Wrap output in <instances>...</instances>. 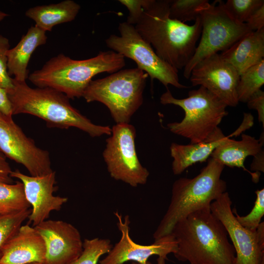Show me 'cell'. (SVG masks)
Wrapping results in <instances>:
<instances>
[{
  "label": "cell",
  "instance_id": "obj_1",
  "mask_svg": "<svg viewBox=\"0 0 264 264\" xmlns=\"http://www.w3.org/2000/svg\"><path fill=\"white\" fill-rule=\"evenodd\" d=\"M169 0H148L134 25L157 55L177 70L192 57L201 32L198 16L192 25L172 19Z\"/></svg>",
  "mask_w": 264,
  "mask_h": 264
},
{
  "label": "cell",
  "instance_id": "obj_2",
  "mask_svg": "<svg viewBox=\"0 0 264 264\" xmlns=\"http://www.w3.org/2000/svg\"><path fill=\"white\" fill-rule=\"evenodd\" d=\"M171 234L177 249L176 258L189 264H233L234 247L227 231L210 208L192 213L178 221Z\"/></svg>",
  "mask_w": 264,
  "mask_h": 264
},
{
  "label": "cell",
  "instance_id": "obj_3",
  "mask_svg": "<svg viewBox=\"0 0 264 264\" xmlns=\"http://www.w3.org/2000/svg\"><path fill=\"white\" fill-rule=\"evenodd\" d=\"M14 87L7 92L12 114H28L46 122L48 127L78 128L91 137L110 135L111 128L92 123L71 106L63 93L50 88H31L26 82L13 78Z\"/></svg>",
  "mask_w": 264,
  "mask_h": 264
},
{
  "label": "cell",
  "instance_id": "obj_4",
  "mask_svg": "<svg viewBox=\"0 0 264 264\" xmlns=\"http://www.w3.org/2000/svg\"><path fill=\"white\" fill-rule=\"evenodd\" d=\"M125 64V58L112 50L101 51L95 57L81 60L59 54L30 74L28 78L37 87L50 88L74 99L83 97L94 76L103 72L113 73Z\"/></svg>",
  "mask_w": 264,
  "mask_h": 264
},
{
  "label": "cell",
  "instance_id": "obj_5",
  "mask_svg": "<svg viewBox=\"0 0 264 264\" xmlns=\"http://www.w3.org/2000/svg\"><path fill=\"white\" fill-rule=\"evenodd\" d=\"M224 168L210 157L197 176L174 182L168 208L153 234L154 240L171 234L175 225L190 214L210 208L212 202L226 191V183L221 178Z\"/></svg>",
  "mask_w": 264,
  "mask_h": 264
},
{
  "label": "cell",
  "instance_id": "obj_6",
  "mask_svg": "<svg viewBox=\"0 0 264 264\" xmlns=\"http://www.w3.org/2000/svg\"><path fill=\"white\" fill-rule=\"evenodd\" d=\"M148 75L137 67L120 70L91 80L83 97L87 102H100L109 110L116 124L129 123L142 105Z\"/></svg>",
  "mask_w": 264,
  "mask_h": 264
},
{
  "label": "cell",
  "instance_id": "obj_7",
  "mask_svg": "<svg viewBox=\"0 0 264 264\" xmlns=\"http://www.w3.org/2000/svg\"><path fill=\"white\" fill-rule=\"evenodd\" d=\"M160 102L183 109V119L179 122L169 123L167 127L172 132L190 139V143L205 140L227 115L226 104L202 86L189 91L188 96L184 99L175 98L167 88L161 95Z\"/></svg>",
  "mask_w": 264,
  "mask_h": 264
},
{
  "label": "cell",
  "instance_id": "obj_8",
  "mask_svg": "<svg viewBox=\"0 0 264 264\" xmlns=\"http://www.w3.org/2000/svg\"><path fill=\"white\" fill-rule=\"evenodd\" d=\"M197 12L201 22V38L192 57L183 68V76L187 79L200 61L226 50L252 31L246 23H239L230 16L222 0H215L211 3L208 1Z\"/></svg>",
  "mask_w": 264,
  "mask_h": 264
},
{
  "label": "cell",
  "instance_id": "obj_9",
  "mask_svg": "<svg viewBox=\"0 0 264 264\" xmlns=\"http://www.w3.org/2000/svg\"><path fill=\"white\" fill-rule=\"evenodd\" d=\"M118 30L119 36L112 34L106 40L108 47L135 62L137 67L146 72L152 82L157 79L166 88L169 85L178 88H187L180 83L178 71L157 55L134 25L124 22L120 23Z\"/></svg>",
  "mask_w": 264,
  "mask_h": 264
},
{
  "label": "cell",
  "instance_id": "obj_10",
  "mask_svg": "<svg viewBox=\"0 0 264 264\" xmlns=\"http://www.w3.org/2000/svg\"><path fill=\"white\" fill-rule=\"evenodd\" d=\"M110 135L103 156L110 176L134 187L145 184L149 172L137 155L135 127L129 123L116 124Z\"/></svg>",
  "mask_w": 264,
  "mask_h": 264
},
{
  "label": "cell",
  "instance_id": "obj_11",
  "mask_svg": "<svg viewBox=\"0 0 264 264\" xmlns=\"http://www.w3.org/2000/svg\"><path fill=\"white\" fill-rule=\"evenodd\" d=\"M226 191L213 201L210 210L225 227L235 252L233 264H264V222L255 231L248 230L237 221Z\"/></svg>",
  "mask_w": 264,
  "mask_h": 264
},
{
  "label": "cell",
  "instance_id": "obj_12",
  "mask_svg": "<svg viewBox=\"0 0 264 264\" xmlns=\"http://www.w3.org/2000/svg\"><path fill=\"white\" fill-rule=\"evenodd\" d=\"M0 151L6 157L23 165L32 176L52 172L48 151L37 147L13 120L0 112Z\"/></svg>",
  "mask_w": 264,
  "mask_h": 264
},
{
  "label": "cell",
  "instance_id": "obj_13",
  "mask_svg": "<svg viewBox=\"0 0 264 264\" xmlns=\"http://www.w3.org/2000/svg\"><path fill=\"white\" fill-rule=\"evenodd\" d=\"M239 78L235 68L218 53L197 64L189 79L193 86H202L227 106L236 107L239 103L237 88Z\"/></svg>",
  "mask_w": 264,
  "mask_h": 264
},
{
  "label": "cell",
  "instance_id": "obj_14",
  "mask_svg": "<svg viewBox=\"0 0 264 264\" xmlns=\"http://www.w3.org/2000/svg\"><path fill=\"white\" fill-rule=\"evenodd\" d=\"M114 214L117 220V225L121 236L105 258L99 262V264H123L130 261L145 264L152 256L157 255L167 260L169 254L176 252L177 243L171 233L155 240L150 245L135 243L130 236L129 216L126 215L123 219L118 211Z\"/></svg>",
  "mask_w": 264,
  "mask_h": 264
},
{
  "label": "cell",
  "instance_id": "obj_15",
  "mask_svg": "<svg viewBox=\"0 0 264 264\" xmlns=\"http://www.w3.org/2000/svg\"><path fill=\"white\" fill-rule=\"evenodd\" d=\"M45 246L44 264H71L83 250L81 234L72 224L46 220L34 226Z\"/></svg>",
  "mask_w": 264,
  "mask_h": 264
},
{
  "label": "cell",
  "instance_id": "obj_16",
  "mask_svg": "<svg viewBox=\"0 0 264 264\" xmlns=\"http://www.w3.org/2000/svg\"><path fill=\"white\" fill-rule=\"evenodd\" d=\"M10 176L20 179L23 185L26 199L32 207L28 219L33 227L47 220L51 212L59 211L68 200L67 198L53 194L56 190L54 171L44 176H32L16 170Z\"/></svg>",
  "mask_w": 264,
  "mask_h": 264
},
{
  "label": "cell",
  "instance_id": "obj_17",
  "mask_svg": "<svg viewBox=\"0 0 264 264\" xmlns=\"http://www.w3.org/2000/svg\"><path fill=\"white\" fill-rule=\"evenodd\" d=\"M45 246L34 227L22 225L4 247L0 264L44 263Z\"/></svg>",
  "mask_w": 264,
  "mask_h": 264
},
{
  "label": "cell",
  "instance_id": "obj_18",
  "mask_svg": "<svg viewBox=\"0 0 264 264\" xmlns=\"http://www.w3.org/2000/svg\"><path fill=\"white\" fill-rule=\"evenodd\" d=\"M264 144V132H262L259 139L244 133L242 134L241 139L239 141L230 139L228 136L214 150L210 157L217 160L224 166L242 168L250 175L252 181L257 183L260 173L249 171L245 167L244 162L247 156H254L262 151Z\"/></svg>",
  "mask_w": 264,
  "mask_h": 264
},
{
  "label": "cell",
  "instance_id": "obj_19",
  "mask_svg": "<svg viewBox=\"0 0 264 264\" xmlns=\"http://www.w3.org/2000/svg\"><path fill=\"white\" fill-rule=\"evenodd\" d=\"M228 137L225 136L218 127L207 138L200 142L188 145L172 143L170 153L173 158L172 169L174 174L180 175L190 166L205 161L214 150Z\"/></svg>",
  "mask_w": 264,
  "mask_h": 264
},
{
  "label": "cell",
  "instance_id": "obj_20",
  "mask_svg": "<svg viewBox=\"0 0 264 264\" xmlns=\"http://www.w3.org/2000/svg\"><path fill=\"white\" fill-rule=\"evenodd\" d=\"M240 75L264 57V28L246 34L220 53Z\"/></svg>",
  "mask_w": 264,
  "mask_h": 264
},
{
  "label": "cell",
  "instance_id": "obj_21",
  "mask_svg": "<svg viewBox=\"0 0 264 264\" xmlns=\"http://www.w3.org/2000/svg\"><path fill=\"white\" fill-rule=\"evenodd\" d=\"M46 32L35 25L31 26L18 44L7 52L8 72L18 82H26L28 77L27 66L32 54L47 41Z\"/></svg>",
  "mask_w": 264,
  "mask_h": 264
},
{
  "label": "cell",
  "instance_id": "obj_22",
  "mask_svg": "<svg viewBox=\"0 0 264 264\" xmlns=\"http://www.w3.org/2000/svg\"><path fill=\"white\" fill-rule=\"evenodd\" d=\"M80 5L72 0H65L55 4L38 5L29 8L25 15L33 20L35 26L46 32L55 26L70 22L77 16Z\"/></svg>",
  "mask_w": 264,
  "mask_h": 264
},
{
  "label": "cell",
  "instance_id": "obj_23",
  "mask_svg": "<svg viewBox=\"0 0 264 264\" xmlns=\"http://www.w3.org/2000/svg\"><path fill=\"white\" fill-rule=\"evenodd\" d=\"M30 207L22 182H0V214L17 212L28 209Z\"/></svg>",
  "mask_w": 264,
  "mask_h": 264
},
{
  "label": "cell",
  "instance_id": "obj_24",
  "mask_svg": "<svg viewBox=\"0 0 264 264\" xmlns=\"http://www.w3.org/2000/svg\"><path fill=\"white\" fill-rule=\"evenodd\" d=\"M264 84V59L240 75L237 88L239 102L246 103Z\"/></svg>",
  "mask_w": 264,
  "mask_h": 264
},
{
  "label": "cell",
  "instance_id": "obj_25",
  "mask_svg": "<svg viewBox=\"0 0 264 264\" xmlns=\"http://www.w3.org/2000/svg\"><path fill=\"white\" fill-rule=\"evenodd\" d=\"M112 248L109 239L99 238L86 239L83 243L81 254L71 264H98L100 257L109 253Z\"/></svg>",
  "mask_w": 264,
  "mask_h": 264
},
{
  "label": "cell",
  "instance_id": "obj_26",
  "mask_svg": "<svg viewBox=\"0 0 264 264\" xmlns=\"http://www.w3.org/2000/svg\"><path fill=\"white\" fill-rule=\"evenodd\" d=\"M31 213L29 209L9 214H0V258L2 250Z\"/></svg>",
  "mask_w": 264,
  "mask_h": 264
},
{
  "label": "cell",
  "instance_id": "obj_27",
  "mask_svg": "<svg viewBox=\"0 0 264 264\" xmlns=\"http://www.w3.org/2000/svg\"><path fill=\"white\" fill-rule=\"evenodd\" d=\"M207 0H169V16L183 23L195 21L199 16L198 9Z\"/></svg>",
  "mask_w": 264,
  "mask_h": 264
},
{
  "label": "cell",
  "instance_id": "obj_28",
  "mask_svg": "<svg viewBox=\"0 0 264 264\" xmlns=\"http://www.w3.org/2000/svg\"><path fill=\"white\" fill-rule=\"evenodd\" d=\"M264 5V0H228L224 2L230 16L241 23H246L250 16Z\"/></svg>",
  "mask_w": 264,
  "mask_h": 264
},
{
  "label": "cell",
  "instance_id": "obj_29",
  "mask_svg": "<svg viewBox=\"0 0 264 264\" xmlns=\"http://www.w3.org/2000/svg\"><path fill=\"white\" fill-rule=\"evenodd\" d=\"M256 198L254 206L249 214L246 216H240L235 208L232 209L236 220L245 229L255 231L261 222L264 215V189L255 191Z\"/></svg>",
  "mask_w": 264,
  "mask_h": 264
},
{
  "label": "cell",
  "instance_id": "obj_30",
  "mask_svg": "<svg viewBox=\"0 0 264 264\" xmlns=\"http://www.w3.org/2000/svg\"><path fill=\"white\" fill-rule=\"evenodd\" d=\"M9 40L0 35V86L7 92L12 89L14 87L13 78L8 72L7 52L10 49Z\"/></svg>",
  "mask_w": 264,
  "mask_h": 264
},
{
  "label": "cell",
  "instance_id": "obj_31",
  "mask_svg": "<svg viewBox=\"0 0 264 264\" xmlns=\"http://www.w3.org/2000/svg\"><path fill=\"white\" fill-rule=\"evenodd\" d=\"M118 1L129 11L126 22L134 25L141 16L143 8L148 3V0H119Z\"/></svg>",
  "mask_w": 264,
  "mask_h": 264
},
{
  "label": "cell",
  "instance_id": "obj_32",
  "mask_svg": "<svg viewBox=\"0 0 264 264\" xmlns=\"http://www.w3.org/2000/svg\"><path fill=\"white\" fill-rule=\"evenodd\" d=\"M249 109L255 110L258 120L264 128V92L261 89L255 93L246 102Z\"/></svg>",
  "mask_w": 264,
  "mask_h": 264
},
{
  "label": "cell",
  "instance_id": "obj_33",
  "mask_svg": "<svg viewBox=\"0 0 264 264\" xmlns=\"http://www.w3.org/2000/svg\"><path fill=\"white\" fill-rule=\"evenodd\" d=\"M246 23L252 31L264 28V5L250 16Z\"/></svg>",
  "mask_w": 264,
  "mask_h": 264
},
{
  "label": "cell",
  "instance_id": "obj_34",
  "mask_svg": "<svg viewBox=\"0 0 264 264\" xmlns=\"http://www.w3.org/2000/svg\"><path fill=\"white\" fill-rule=\"evenodd\" d=\"M12 171L5 156L0 151V182L13 183V180L10 176Z\"/></svg>",
  "mask_w": 264,
  "mask_h": 264
},
{
  "label": "cell",
  "instance_id": "obj_35",
  "mask_svg": "<svg viewBox=\"0 0 264 264\" xmlns=\"http://www.w3.org/2000/svg\"><path fill=\"white\" fill-rule=\"evenodd\" d=\"M0 112L12 116V108L7 91L0 86Z\"/></svg>",
  "mask_w": 264,
  "mask_h": 264
},
{
  "label": "cell",
  "instance_id": "obj_36",
  "mask_svg": "<svg viewBox=\"0 0 264 264\" xmlns=\"http://www.w3.org/2000/svg\"><path fill=\"white\" fill-rule=\"evenodd\" d=\"M251 170L253 172H264V149L253 156L251 164Z\"/></svg>",
  "mask_w": 264,
  "mask_h": 264
},
{
  "label": "cell",
  "instance_id": "obj_37",
  "mask_svg": "<svg viewBox=\"0 0 264 264\" xmlns=\"http://www.w3.org/2000/svg\"><path fill=\"white\" fill-rule=\"evenodd\" d=\"M131 264H141L135 262H132ZM153 264L152 263H151L150 261H148L146 264ZM156 264H167L166 263V259L158 257L157 260H156Z\"/></svg>",
  "mask_w": 264,
  "mask_h": 264
},
{
  "label": "cell",
  "instance_id": "obj_38",
  "mask_svg": "<svg viewBox=\"0 0 264 264\" xmlns=\"http://www.w3.org/2000/svg\"><path fill=\"white\" fill-rule=\"evenodd\" d=\"M9 15L6 13L0 11V22L3 20L5 18L8 17Z\"/></svg>",
  "mask_w": 264,
  "mask_h": 264
},
{
  "label": "cell",
  "instance_id": "obj_39",
  "mask_svg": "<svg viewBox=\"0 0 264 264\" xmlns=\"http://www.w3.org/2000/svg\"><path fill=\"white\" fill-rule=\"evenodd\" d=\"M28 264H44L43 263H33Z\"/></svg>",
  "mask_w": 264,
  "mask_h": 264
}]
</instances>
